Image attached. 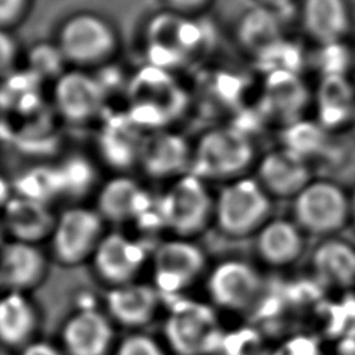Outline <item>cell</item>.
<instances>
[{"label":"cell","instance_id":"5","mask_svg":"<svg viewBox=\"0 0 355 355\" xmlns=\"http://www.w3.org/2000/svg\"><path fill=\"white\" fill-rule=\"evenodd\" d=\"M190 103L189 93L172 72L153 65L137 76L132 87L133 122L153 130L166 129L182 116Z\"/></svg>","mask_w":355,"mask_h":355},{"label":"cell","instance_id":"14","mask_svg":"<svg viewBox=\"0 0 355 355\" xmlns=\"http://www.w3.org/2000/svg\"><path fill=\"white\" fill-rule=\"evenodd\" d=\"M190 144L182 135L159 129L143 137L139 164L144 173L153 179H178L190 172L191 168Z\"/></svg>","mask_w":355,"mask_h":355},{"label":"cell","instance_id":"11","mask_svg":"<svg viewBox=\"0 0 355 355\" xmlns=\"http://www.w3.org/2000/svg\"><path fill=\"white\" fill-rule=\"evenodd\" d=\"M104 100L100 80L87 71L71 68L57 76L54 103L67 122L80 125L96 119L104 107Z\"/></svg>","mask_w":355,"mask_h":355},{"label":"cell","instance_id":"17","mask_svg":"<svg viewBox=\"0 0 355 355\" xmlns=\"http://www.w3.org/2000/svg\"><path fill=\"white\" fill-rule=\"evenodd\" d=\"M49 261L39 244L11 240L0 247V286L4 290L29 293L47 275Z\"/></svg>","mask_w":355,"mask_h":355},{"label":"cell","instance_id":"15","mask_svg":"<svg viewBox=\"0 0 355 355\" xmlns=\"http://www.w3.org/2000/svg\"><path fill=\"white\" fill-rule=\"evenodd\" d=\"M204 263V252L187 240L161 243L153 257L155 288L164 293L182 290L201 273Z\"/></svg>","mask_w":355,"mask_h":355},{"label":"cell","instance_id":"21","mask_svg":"<svg viewBox=\"0 0 355 355\" xmlns=\"http://www.w3.org/2000/svg\"><path fill=\"white\" fill-rule=\"evenodd\" d=\"M208 286L216 304L230 309H243L257 298L261 279L248 263L227 261L212 272Z\"/></svg>","mask_w":355,"mask_h":355},{"label":"cell","instance_id":"34","mask_svg":"<svg viewBox=\"0 0 355 355\" xmlns=\"http://www.w3.org/2000/svg\"><path fill=\"white\" fill-rule=\"evenodd\" d=\"M19 355H65V354L61 349V347H57L50 341L36 338L35 341H32L31 344L19 349Z\"/></svg>","mask_w":355,"mask_h":355},{"label":"cell","instance_id":"33","mask_svg":"<svg viewBox=\"0 0 355 355\" xmlns=\"http://www.w3.org/2000/svg\"><path fill=\"white\" fill-rule=\"evenodd\" d=\"M279 355H320L318 345L308 337H297L288 341Z\"/></svg>","mask_w":355,"mask_h":355},{"label":"cell","instance_id":"6","mask_svg":"<svg viewBox=\"0 0 355 355\" xmlns=\"http://www.w3.org/2000/svg\"><path fill=\"white\" fill-rule=\"evenodd\" d=\"M293 216L302 232L334 234L352 219L351 191L331 179L313 178L293 198Z\"/></svg>","mask_w":355,"mask_h":355},{"label":"cell","instance_id":"25","mask_svg":"<svg viewBox=\"0 0 355 355\" xmlns=\"http://www.w3.org/2000/svg\"><path fill=\"white\" fill-rule=\"evenodd\" d=\"M257 252L266 263L283 266L294 262L304 248V232L290 219H269L257 233Z\"/></svg>","mask_w":355,"mask_h":355},{"label":"cell","instance_id":"8","mask_svg":"<svg viewBox=\"0 0 355 355\" xmlns=\"http://www.w3.org/2000/svg\"><path fill=\"white\" fill-rule=\"evenodd\" d=\"M104 222L97 209L80 205L65 208L57 215L50 236L51 257L67 268L90 261L105 234Z\"/></svg>","mask_w":355,"mask_h":355},{"label":"cell","instance_id":"19","mask_svg":"<svg viewBox=\"0 0 355 355\" xmlns=\"http://www.w3.org/2000/svg\"><path fill=\"white\" fill-rule=\"evenodd\" d=\"M105 313L114 324L136 329L153 320L158 308V290L150 284L129 282L110 287L104 298Z\"/></svg>","mask_w":355,"mask_h":355},{"label":"cell","instance_id":"1","mask_svg":"<svg viewBox=\"0 0 355 355\" xmlns=\"http://www.w3.org/2000/svg\"><path fill=\"white\" fill-rule=\"evenodd\" d=\"M212 40L214 33L201 17L180 15L168 10L157 14L146 31L150 65L171 72L202 60Z\"/></svg>","mask_w":355,"mask_h":355},{"label":"cell","instance_id":"27","mask_svg":"<svg viewBox=\"0 0 355 355\" xmlns=\"http://www.w3.org/2000/svg\"><path fill=\"white\" fill-rule=\"evenodd\" d=\"M316 276L327 286L345 288L355 284V247L340 239H326L313 251Z\"/></svg>","mask_w":355,"mask_h":355},{"label":"cell","instance_id":"13","mask_svg":"<svg viewBox=\"0 0 355 355\" xmlns=\"http://www.w3.org/2000/svg\"><path fill=\"white\" fill-rule=\"evenodd\" d=\"M254 178L272 198L293 200L313 179V169L302 157L280 146L258 158Z\"/></svg>","mask_w":355,"mask_h":355},{"label":"cell","instance_id":"35","mask_svg":"<svg viewBox=\"0 0 355 355\" xmlns=\"http://www.w3.org/2000/svg\"><path fill=\"white\" fill-rule=\"evenodd\" d=\"M257 1L261 7H265L268 10L279 12V14L291 8L297 3V0H257Z\"/></svg>","mask_w":355,"mask_h":355},{"label":"cell","instance_id":"26","mask_svg":"<svg viewBox=\"0 0 355 355\" xmlns=\"http://www.w3.org/2000/svg\"><path fill=\"white\" fill-rule=\"evenodd\" d=\"M280 14L265 7L248 10L237 26L240 46L258 61L273 51L283 40Z\"/></svg>","mask_w":355,"mask_h":355},{"label":"cell","instance_id":"12","mask_svg":"<svg viewBox=\"0 0 355 355\" xmlns=\"http://www.w3.org/2000/svg\"><path fill=\"white\" fill-rule=\"evenodd\" d=\"M147 258L146 248L135 239L119 233H105L90 262L97 277L110 287L135 282Z\"/></svg>","mask_w":355,"mask_h":355},{"label":"cell","instance_id":"9","mask_svg":"<svg viewBox=\"0 0 355 355\" xmlns=\"http://www.w3.org/2000/svg\"><path fill=\"white\" fill-rule=\"evenodd\" d=\"M164 331L178 355H202L211 351L219 338L212 311L197 302L176 304L165 322Z\"/></svg>","mask_w":355,"mask_h":355},{"label":"cell","instance_id":"18","mask_svg":"<svg viewBox=\"0 0 355 355\" xmlns=\"http://www.w3.org/2000/svg\"><path fill=\"white\" fill-rule=\"evenodd\" d=\"M309 101V92L298 72H268L262 87L261 105L265 114L284 126L301 119V111Z\"/></svg>","mask_w":355,"mask_h":355},{"label":"cell","instance_id":"23","mask_svg":"<svg viewBox=\"0 0 355 355\" xmlns=\"http://www.w3.org/2000/svg\"><path fill=\"white\" fill-rule=\"evenodd\" d=\"M57 215L44 201L29 197L10 198L4 205V225L12 240L39 244L50 239Z\"/></svg>","mask_w":355,"mask_h":355},{"label":"cell","instance_id":"24","mask_svg":"<svg viewBox=\"0 0 355 355\" xmlns=\"http://www.w3.org/2000/svg\"><path fill=\"white\" fill-rule=\"evenodd\" d=\"M144 189L129 176H115L105 182L97 196V212L104 220L126 222L148 207Z\"/></svg>","mask_w":355,"mask_h":355},{"label":"cell","instance_id":"10","mask_svg":"<svg viewBox=\"0 0 355 355\" xmlns=\"http://www.w3.org/2000/svg\"><path fill=\"white\" fill-rule=\"evenodd\" d=\"M60 340L65 355H111L116 347L115 324L105 312L82 306L65 319Z\"/></svg>","mask_w":355,"mask_h":355},{"label":"cell","instance_id":"38","mask_svg":"<svg viewBox=\"0 0 355 355\" xmlns=\"http://www.w3.org/2000/svg\"><path fill=\"white\" fill-rule=\"evenodd\" d=\"M354 61H355V50H354Z\"/></svg>","mask_w":355,"mask_h":355},{"label":"cell","instance_id":"16","mask_svg":"<svg viewBox=\"0 0 355 355\" xmlns=\"http://www.w3.org/2000/svg\"><path fill=\"white\" fill-rule=\"evenodd\" d=\"M300 22L316 46L340 44L352 29V10L348 0H301Z\"/></svg>","mask_w":355,"mask_h":355},{"label":"cell","instance_id":"28","mask_svg":"<svg viewBox=\"0 0 355 355\" xmlns=\"http://www.w3.org/2000/svg\"><path fill=\"white\" fill-rule=\"evenodd\" d=\"M327 129L318 121L298 119L287 126L283 132V147L291 150L311 164V158L320 157L329 141Z\"/></svg>","mask_w":355,"mask_h":355},{"label":"cell","instance_id":"37","mask_svg":"<svg viewBox=\"0 0 355 355\" xmlns=\"http://www.w3.org/2000/svg\"><path fill=\"white\" fill-rule=\"evenodd\" d=\"M351 212H352V219L355 220V187L351 191Z\"/></svg>","mask_w":355,"mask_h":355},{"label":"cell","instance_id":"7","mask_svg":"<svg viewBox=\"0 0 355 355\" xmlns=\"http://www.w3.org/2000/svg\"><path fill=\"white\" fill-rule=\"evenodd\" d=\"M215 194L209 183L189 172L172 180L159 200L161 222L183 237L202 232L214 220Z\"/></svg>","mask_w":355,"mask_h":355},{"label":"cell","instance_id":"36","mask_svg":"<svg viewBox=\"0 0 355 355\" xmlns=\"http://www.w3.org/2000/svg\"><path fill=\"white\" fill-rule=\"evenodd\" d=\"M8 187L7 183L4 182V179L0 176V205H6L8 201Z\"/></svg>","mask_w":355,"mask_h":355},{"label":"cell","instance_id":"31","mask_svg":"<svg viewBox=\"0 0 355 355\" xmlns=\"http://www.w3.org/2000/svg\"><path fill=\"white\" fill-rule=\"evenodd\" d=\"M19 57L18 43L8 29L0 28V78L8 75Z\"/></svg>","mask_w":355,"mask_h":355},{"label":"cell","instance_id":"32","mask_svg":"<svg viewBox=\"0 0 355 355\" xmlns=\"http://www.w3.org/2000/svg\"><path fill=\"white\" fill-rule=\"evenodd\" d=\"M166 10L187 15V17H201L204 11L209 8L214 0H164Z\"/></svg>","mask_w":355,"mask_h":355},{"label":"cell","instance_id":"3","mask_svg":"<svg viewBox=\"0 0 355 355\" xmlns=\"http://www.w3.org/2000/svg\"><path fill=\"white\" fill-rule=\"evenodd\" d=\"M121 46L115 25L93 11L69 15L58 28L55 47L71 68L85 69L111 61Z\"/></svg>","mask_w":355,"mask_h":355},{"label":"cell","instance_id":"4","mask_svg":"<svg viewBox=\"0 0 355 355\" xmlns=\"http://www.w3.org/2000/svg\"><path fill=\"white\" fill-rule=\"evenodd\" d=\"M272 200L254 176L226 182L215 193L214 222L230 237L258 233L269 220Z\"/></svg>","mask_w":355,"mask_h":355},{"label":"cell","instance_id":"29","mask_svg":"<svg viewBox=\"0 0 355 355\" xmlns=\"http://www.w3.org/2000/svg\"><path fill=\"white\" fill-rule=\"evenodd\" d=\"M114 355H165L159 344L143 333H132L123 337L115 347Z\"/></svg>","mask_w":355,"mask_h":355},{"label":"cell","instance_id":"30","mask_svg":"<svg viewBox=\"0 0 355 355\" xmlns=\"http://www.w3.org/2000/svg\"><path fill=\"white\" fill-rule=\"evenodd\" d=\"M32 0H0V28L11 31L29 14Z\"/></svg>","mask_w":355,"mask_h":355},{"label":"cell","instance_id":"2","mask_svg":"<svg viewBox=\"0 0 355 355\" xmlns=\"http://www.w3.org/2000/svg\"><path fill=\"white\" fill-rule=\"evenodd\" d=\"M251 135L234 125H215L204 130L191 150L190 172L205 182H230L245 176L258 161Z\"/></svg>","mask_w":355,"mask_h":355},{"label":"cell","instance_id":"39","mask_svg":"<svg viewBox=\"0 0 355 355\" xmlns=\"http://www.w3.org/2000/svg\"><path fill=\"white\" fill-rule=\"evenodd\" d=\"M354 126H355V119H354Z\"/></svg>","mask_w":355,"mask_h":355},{"label":"cell","instance_id":"20","mask_svg":"<svg viewBox=\"0 0 355 355\" xmlns=\"http://www.w3.org/2000/svg\"><path fill=\"white\" fill-rule=\"evenodd\" d=\"M40 312L29 293L4 290L0 294V344L22 349L36 340Z\"/></svg>","mask_w":355,"mask_h":355},{"label":"cell","instance_id":"22","mask_svg":"<svg viewBox=\"0 0 355 355\" xmlns=\"http://www.w3.org/2000/svg\"><path fill=\"white\" fill-rule=\"evenodd\" d=\"M318 122L337 129L355 119V86L347 73H323L313 92Z\"/></svg>","mask_w":355,"mask_h":355}]
</instances>
